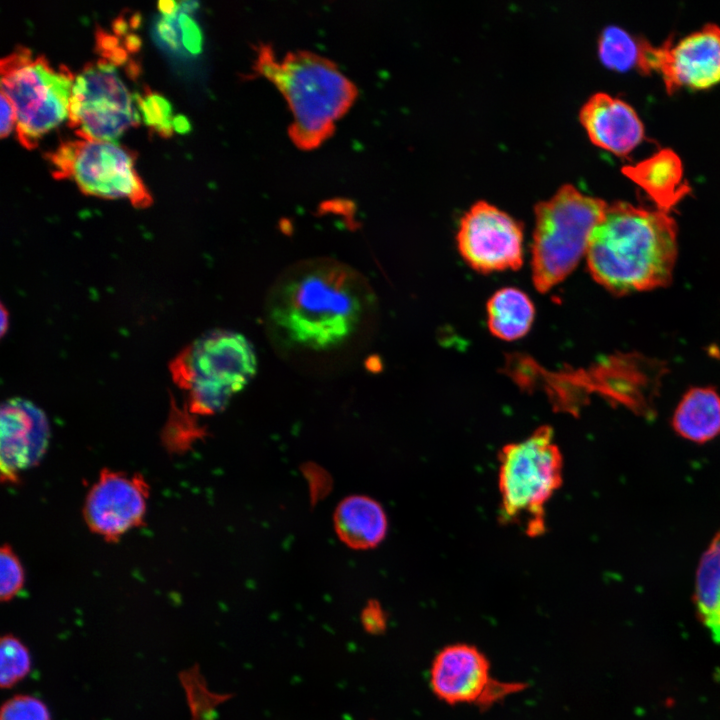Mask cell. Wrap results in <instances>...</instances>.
Returning a JSON list of instances; mask_svg holds the SVG:
<instances>
[{"instance_id":"cell-28","label":"cell","mask_w":720,"mask_h":720,"mask_svg":"<svg viewBox=\"0 0 720 720\" xmlns=\"http://www.w3.org/2000/svg\"><path fill=\"white\" fill-rule=\"evenodd\" d=\"M1 319H2V320H1V335H4V334H5V331H6L7 328H8L9 319H8V313H7V311L4 309V306H3V305L1 306Z\"/></svg>"},{"instance_id":"cell-4","label":"cell","mask_w":720,"mask_h":720,"mask_svg":"<svg viewBox=\"0 0 720 720\" xmlns=\"http://www.w3.org/2000/svg\"><path fill=\"white\" fill-rule=\"evenodd\" d=\"M169 370L185 396L182 410L190 416H211L224 410L253 379L257 357L244 335L217 329L187 345Z\"/></svg>"},{"instance_id":"cell-11","label":"cell","mask_w":720,"mask_h":720,"mask_svg":"<svg viewBox=\"0 0 720 720\" xmlns=\"http://www.w3.org/2000/svg\"><path fill=\"white\" fill-rule=\"evenodd\" d=\"M429 680L432 692L444 703L480 708H489L524 689L520 682L493 678L486 655L467 643L443 647L432 661Z\"/></svg>"},{"instance_id":"cell-3","label":"cell","mask_w":720,"mask_h":720,"mask_svg":"<svg viewBox=\"0 0 720 720\" xmlns=\"http://www.w3.org/2000/svg\"><path fill=\"white\" fill-rule=\"evenodd\" d=\"M255 70L282 93L293 116L289 134L302 149H313L334 131L353 104L357 90L330 60L306 51L280 60L273 50H257Z\"/></svg>"},{"instance_id":"cell-18","label":"cell","mask_w":720,"mask_h":720,"mask_svg":"<svg viewBox=\"0 0 720 720\" xmlns=\"http://www.w3.org/2000/svg\"><path fill=\"white\" fill-rule=\"evenodd\" d=\"M672 427L682 438L703 444L720 434V395L710 386L690 388L681 398Z\"/></svg>"},{"instance_id":"cell-27","label":"cell","mask_w":720,"mask_h":720,"mask_svg":"<svg viewBox=\"0 0 720 720\" xmlns=\"http://www.w3.org/2000/svg\"><path fill=\"white\" fill-rule=\"evenodd\" d=\"M16 127V112L12 102L1 93V126L0 135L7 137Z\"/></svg>"},{"instance_id":"cell-24","label":"cell","mask_w":720,"mask_h":720,"mask_svg":"<svg viewBox=\"0 0 720 720\" xmlns=\"http://www.w3.org/2000/svg\"><path fill=\"white\" fill-rule=\"evenodd\" d=\"M25 583L24 568L9 545L0 551V598L2 602L12 600Z\"/></svg>"},{"instance_id":"cell-6","label":"cell","mask_w":720,"mask_h":720,"mask_svg":"<svg viewBox=\"0 0 720 720\" xmlns=\"http://www.w3.org/2000/svg\"><path fill=\"white\" fill-rule=\"evenodd\" d=\"M563 459L549 426L504 446L499 454L501 518L530 537L544 534L545 506L562 484Z\"/></svg>"},{"instance_id":"cell-20","label":"cell","mask_w":720,"mask_h":720,"mask_svg":"<svg viewBox=\"0 0 720 720\" xmlns=\"http://www.w3.org/2000/svg\"><path fill=\"white\" fill-rule=\"evenodd\" d=\"M694 601L699 619L712 640L720 643V530L698 564Z\"/></svg>"},{"instance_id":"cell-25","label":"cell","mask_w":720,"mask_h":720,"mask_svg":"<svg viewBox=\"0 0 720 720\" xmlns=\"http://www.w3.org/2000/svg\"><path fill=\"white\" fill-rule=\"evenodd\" d=\"M0 720H51V714L38 697L17 694L2 704Z\"/></svg>"},{"instance_id":"cell-12","label":"cell","mask_w":720,"mask_h":720,"mask_svg":"<svg viewBox=\"0 0 720 720\" xmlns=\"http://www.w3.org/2000/svg\"><path fill=\"white\" fill-rule=\"evenodd\" d=\"M456 239L465 263L479 273L518 270L523 264L522 224L488 202H476L463 215Z\"/></svg>"},{"instance_id":"cell-14","label":"cell","mask_w":720,"mask_h":720,"mask_svg":"<svg viewBox=\"0 0 720 720\" xmlns=\"http://www.w3.org/2000/svg\"><path fill=\"white\" fill-rule=\"evenodd\" d=\"M50 436L45 413L24 398L2 403L0 413V463L2 480L15 482L20 473L37 465Z\"/></svg>"},{"instance_id":"cell-2","label":"cell","mask_w":720,"mask_h":720,"mask_svg":"<svg viewBox=\"0 0 720 720\" xmlns=\"http://www.w3.org/2000/svg\"><path fill=\"white\" fill-rule=\"evenodd\" d=\"M677 226L669 213L617 201L607 204L586 252L592 278L616 295L649 291L672 279Z\"/></svg>"},{"instance_id":"cell-16","label":"cell","mask_w":720,"mask_h":720,"mask_svg":"<svg viewBox=\"0 0 720 720\" xmlns=\"http://www.w3.org/2000/svg\"><path fill=\"white\" fill-rule=\"evenodd\" d=\"M622 172L654 202L656 209L669 213L689 192L680 157L671 149H661Z\"/></svg>"},{"instance_id":"cell-7","label":"cell","mask_w":720,"mask_h":720,"mask_svg":"<svg viewBox=\"0 0 720 720\" xmlns=\"http://www.w3.org/2000/svg\"><path fill=\"white\" fill-rule=\"evenodd\" d=\"M74 79L67 66L56 68L25 47L1 60V93L14 106L16 134L22 146L34 149L68 117Z\"/></svg>"},{"instance_id":"cell-8","label":"cell","mask_w":720,"mask_h":720,"mask_svg":"<svg viewBox=\"0 0 720 720\" xmlns=\"http://www.w3.org/2000/svg\"><path fill=\"white\" fill-rule=\"evenodd\" d=\"M100 53L101 58L86 64L74 79L68 126L80 139L115 142L141 119L135 98L117 69L127 61L126 52Z\"/></svg>"},{"instance_id":"cell-21","label":"cell","mask_w":720,"mask_h":720,"mask_svg":"<svg viewBox=\"0 0 720 720\" xmlns=\"http://www.w3.org/2000/svg\"><path fill=\"white\" fill-rule=\"evenodd\" d=\"M599 57L608 68L620 72L637 66L641 53V40L616 26L607 27L599 39Z\"/></svg>"},{"instance_id":"cell-15","label":"cell","mask_w":720,"mask_h":720,"mask_svg":"<svg viewBox=\"0 0 720 720\" xmlns=\"http://www.w3.org/2000/svg\"><path fill=\"white\" fill-rule=\"evenodd\" d=\"M579 118L591 142L615 155L629 154L644 138V126L634 108L607 93L593 94Z\"/></svg>"},{"instance_id":"cell-1","label":"cell","mask_w":720,"mask_h":720,"mask_svg":"<svg viewBox=\"0 0 720 720\" xmlns=\"http://www.w3.org/2000/svg\"><path fill=\"white\" fill-rule=\"evenodd\" d=\"M374 303L359 272L332 259H313L292 266L275 281L265 321L285 346L323 352L352 339Z\"/></svg>"},{"instance_id":"cell-22","label":"cell","mask_w":720,"mask_h":720,"mask_svg":"<svg viewBox=\"0 0 720 720\" xmlns=\"http://www.w3.org/2000/svg\"><path fill=\"white\" fill-rule=\"evenodd\" d=\"M31 655L27 646L15 635L7 633L0 639V686L12 688L31 671Z\"/></svg>"},{"instance_id":"cell-9","label":"cell","mask_w":720,"mask_h":720,"mask_svg":"<svg viewBox=\"0 0 720 720\" xmlns=\"http://www.w3.org/2000/svg\"><path fill=\"white\" fill-rule=\"evenodd\" d=\"M136 153L116 142L70 140L47 153L52 175L69 179L86 195L127 199L136 208L152 204L138 174Z\"/></svg>"},{"instance_id":"cell-13","label":"cell","mask_w":720,"mask_h":720,"mask_svg":"<svg viewBox=\"0 0 720 720\" xmlns=\"http://www.w3.org/2000/svg\"><path fill=\"white\" fill-rule=\"evenodd\" d=\"M148 498L142 475L104 469L85 498L84 520L96 535L116 541L143 524Z\"/></svg>"},{"instance_id":"cell-26","label":"cell","mask_w":720,"mask_h":720,"mask_svg":"<svg viewBox=\"0 0 720 720\" xmlns=\"http://www.w3.org/2000/svg\"><path fill=\"white\" fill-rule=\"evenodd\" d=\"M361 623L369 634L379 635L386 629L387 619L378 602L371 601L361 613Z\"/></svg>"},{"instance_id":"cell-17","label":"cell","mask_w":720,"mask_h":720,"mask_svg":"<svg viewBox=\"0 0 720 720\" xmlns=\"http://www.w3.org/2000/svg\"><path fill=\"white\" fill-rule=\"evenodd\" d=\"M334 523L339 538L354 549L375 547L387 530L383 508L367 496L345 498L336 508Z\"/></svg>"},{"instance_id":"cell-23","label":"cell","mask_w":720,"mask_h":720,"mask_svg":"<svg viewBox=\"0 0 720 720\" xmlns=\"http://www.w3.org/2000/svg\"><path fill=\"white\" fill-rule=\"evenodd\" d=\"M134 98L138 112L142 115L145 124L160 136L170 137L175 129V119H172L169 102L149 89H146L143 94H135Z\"/></svg>"},{"instance_id":"cell-19","label":"cell","mask_w":720,"mask_h":720,"mask_svg":"<svg viewBox=\"0 0 720 720\" xmlns=\"http://www.w3.org/2000/svg\"><path fill=\"white\" fill-rule=\"evenodd\" d=\"M534 317L533 302L518 288H501L488 300V328L495 337L502 340L513 341L525 336Z\"/></svg>"},{"instance_id":"cell-10","label":"cell","mask_w":720,"mask_h":720,"mask_svg":"<svg viewBox=\"0 0 720 720\" xmlns=\"http://www.w3.org/2000/svg\"><path fill=\"white\" fill-rule=\"evenodd\" d=\"M641 72H657L668 93L705 90L720 83V27L707 24L679 40L653 46L641 40Z\"/></svg>"},{"instance_id":"cell-5","label":"cell","mask_w":720,"mask_h":720,"mask_svg":"<svg viewBox=\"0 0 720 720\" xmlns=\"http://www.w3.org/2000/svg\"><path fill=\"white\" fill-rule=\"evenodd\" d=\"M607 203L565 184L535 207L532 281L542 293L562 282L586 255Z\"/></svg>"}]
</instances>
